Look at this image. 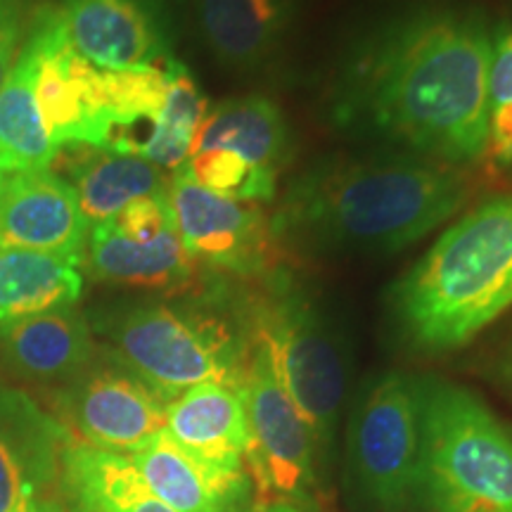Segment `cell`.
<instances>
[{
    "instance_id": "obj_30",
    "label": "cell",
    "mask_w": 512,
    "mask_h": 512,
    "mask_svg": "<svg viewBox=\"0 0 512 512\" xmlns=\"http://www.w3.org/2000/svg\"><path fill=\"white\" fill-rule=\"evenodd\" d=\"M501 375H503V382L508 384V389L512 392V347H510L508 351H505V356H503Z\"/></svg>"
},
{
    "instance_id": "obj_15",
    "label": "cell",
    "mask_w": 512,
    "mask_h": 512,
    "mask_svg": "<svg viewBox=\"0 0 512 512\" xmlns=\"http://www.w3.org/2000/svg\"><path fill=\"white\" fill-rule=\"evenodd\" d=\"M128 458L152 494L176 512H238L252 496L245 467L211 463L166 430Z\"/></svg>"
},
{
    "instance_id": "obj_6",
    "label": "cell",
    "mask_w": 512,
    "mask_h": 512,
    "mask_svg": "<svg viewBox=\"0 0 512 512\" xmlns=\"http://www.w3.org/2000/svg\"><path fill=\"white\" fill-rule=\"evenodd\" d=\"M425 384L406 373L377 380L354 415L351 460L361 491L382 512L420 505Z\"/></svg>"
},
{
    "instance_id": "obj_13",
    "label": "cell",
    "mask_w": 512,
    "mask_h": 512,
    "mask_svg": "<svg viewBox=\"0 0 512 512\" xmlns=\"http://www.w3.org/2000/svg\"><path fill=\"white\" fill-rule=\"evenodd\" d=\"M69 41L102 72L162 67L169 41L152 0H62Z\"/></svg>"
},
{
    "instance_id": "obj_26",
    "label": "cell",
    "mask_w": 512,
    "mask_h": 512,
    "mask_svg": "<svg viewBox=\"0 0 512 512\" xmlns=\"http://www.w3.org/2000/svg\"><path fill=\"white\" fill-rule=\"evenodd\" d=\"M181 171L204 190L238 202H271L278 176L249 164L247 159L221 147L195 150L185 159Z\"/></svg>"
},
{
    "instance_id": "obj_21",
    "label": "cell",
    "mask_w": 512,
    "mask_h": 512,
    "mask_svg": "<svg viewBox=\"0 0 512 512\" xmlns=\"http://www.w3.org/2000/svg\"><path fill=\"white\" fill-rule=\"evenodd\" d=\"M81 264L67 254L0 247V325L76 306L83 292Z\"/></svg>"
},
{
    "instance_id": "obj_12",
    "label": "cell",
    "mask_w": 512,
    "mask_h": 512,
    "mask_svg": "<svg viewBox=\"0 0 512 512\" xmlns=\"http://www.w3.org/2000/svg\"><path fill=\"white\" fill-rule=\"evenodd\" d=\"M69 439L55 415L0 382V512H67L60 477Z\"/></svg>"
},
{
    "instance_id": "obj_18",
    "label": "cell",
    "mask_w": 512,
    "mask_h": 512,
    "mask_svg": "<svg viewBox=\"0 0 512 512\" xmlns=\"http://www.w3.org/2000/svg\"><path fill=\"white\" fill-rule=\"evenodd\" d=\"M83 264L102 283L171 290L195 275V261L185 249L178 226L157 240L140 242L121 235L112 221L95 223L88 230Z\"/></svg>"
},
{
    "instance_id": "obj_17",
    "label": "cell",
    "mask_w": 512,
    "mask_h": 512,
    "mask_svg": "<svg viewBox=\"0 0 512 512\" xmlns=\"http://www.w3.org/2000/svg\"><path fill=\"white\" fill-rule=\"evenodd\" d=\"M166 432L197 456L226 467H245L249 446L242 389L204 382L166 403Z\"/></svg>"
},
{
    "instance_id": "obj_28",
    "label": "cell",
    "mask_w": 512,
    "mask_h": 512,
    "mask_svg": "<svg viewBox=\"0 0 512 512\" xmlns=\"http://www.w3.org/2000/svg\"><path fill=\"white\" fill-rule=\"evenodd\" d=\"M512 102V24H505L491 38L489 107Z\"/></svg>"
},
{
    "instance_id": "obj_32",
    "label": "cell",
    "mask_w": 512,
    "mask_h": 512,
    "mask_svg": "<svg viewBox=\"0 0 512 512\" xmlns=\"http://www.w3.org/2000/svg\"><path fill=\"white\" fill-rule=\"evenodd\" d=\"M5 178H8V174H5V171H0V190H3V185H5Z\"/></svg>"
},
{
    "instance_id": "obj_4",
    "label": "cell",
    "mask_w": 512,
    "mask_h": 512,
    "mask_svg": "<svg viewBox=\"0 0 512 512\" xmlns=\"http://www.w3.org/2000/svg\"><path fill=\"white\" fill-rule=\"evenodd\" d=\"M114 363L169 403L204 382L242 387L254 347L252 325L185 304H138L98 323Z\"/></svg>"
},
{
    "instance_id": "obj_3",
    "label": "cell",
    "mask_w": 512,
    "mask_h": 512,
    "mask_svg": "<svg viewBox=\"0 0 512 512\" xmlns=\"http://www.w3.org/2000/svg\"><path fill=\"white\" fill-rule=\"evenodd\" d=\"M512 309V195L451 223L392 290L401 335L420 351L465 347Z\"/></svg>"
},
{
    "instance_id": "obj_8",
    "label": "cell",
    "mask_w": 512,
    "mask_h": 512,
    "mask_svg": "<svg viewBox=\"0 0 512 512\" xmlns=\"http://www.w3.org/2000/svg\"><path fill=\"white\" fill-rule=\"evenodd\" d=\"M24 43L34 55L38 112L57 150H105L112 124L102 95V69L76 53L60 5L46 3L31 12Z\"/></svg>"
},
{
    "instance_id": "obj_16",
    "label": "cell",
    "mask_w": 512,
    "mask_h": 512,
    "mask_svg": "<svg viewBox=\"0 0 512 512\" xmlns=\"http://www.w3.org/2000/svg\"><path fill=\"white\" fill-rule=\"evenodd\" d=\"M95 337L74 306L0 325V356L34 382H69L95 361Z\"/></svg>"
},
{
    "instance_id": "obj_19",
    "label": "cell",
    "mask_w": 512,
    "mask_h": 512,
    "mask_svg": "<svg viewBox=\"0 0 512 512\" xmlns=\"http://www.w3.org/2000/svg\"><path fill=\"white\" fill-rule=\"evenodd\" d=\"M60 494L67 512H176L152 494L131 458L76 437L62 451Z\"/></svg>"
},
{
    "instance_id": "obj_2",
    "label": "cell",
    "mask_w": 512,
    "mask_h": 512,
    "mask_svg": "<svg viewBox=\"0 0 512 512\" xmlns=\"http://www.w3.org/2000/svg\"><path fill=\"white\" fill-rule=\"evenodd\" d=\"M470 190L460 166L434 159H328L294 178L271 223L287 245L387 254L456 216Z\"/></svg>"
},
{
    "instance_id": "obj_1",
    "label": "cell",
    "mask_w": 512,
    "mask_h": 512,
    "mask_svg": "<svg viewBox=\"0 0 512 512\" xmlns=\"http://www.w3.org/2000/svg\"><path fill=\"white\" fill-rule=\"evenodd\" d=\"M491 34L475 12H420L356 57L342 83L344 124L444 164L475 162L489 131Z\"/></svg>"
},
{
    "instance_id": "obj_29",
    "label": "cell",
    "mask_w": 512,
    "mask_h": 512,
    "mask_svg": "<svg viewBox=\"0 0 512 512\" xmlns=\"http://www.w3.org/2000/svg\"><path fill=\"white\" fill-rule=\"evenodd\" d=\"M486 155L498 164H512V102L489 107Z\"/></svg>"
},
{
    "instance_id": "obj_9",
    "label": "cell",
    "mask_w": 512,
    "mask_h": 512,
    "mask_svg": "<svg viewBox=\"0 0 512 512\" xmlns=\"http://www.w3.org/2000/svg\"><path fill=\"white\" fill-rule=\"evenodd\" d=\"M240 389L249 425L245 460L256 489L285 503L306 501L316 479V441L256 335Z\"/></svg>"
},
{
    "instance_id": "obj_10",
    "label": "cell",
    "mask_w": 512,
    "mask_h": 512,
    "mask_svg": "<svg viewBox=\"0 0 512 512\" xmlns=\"http://www.w3.org/2000/svg\"><path fill=\"white\" fill-rule=\"evenodd\" d=\"M171 209L192 261L216 271L242 275L271 273L280 256L273 223L252 202L228 200L190 181L181 169L169 178Z\"/></svg>"
},
{
    "instance_id": "obj_25",
    "label": "cell",
    "mask_w": 512,
    "mask_h": 512,
    "mask_svg": "<svg viewBox=\"0 0 512 512\" xmlns=\"http://www.w3.org/2000/svg\"><path fill=\"white\" fill-rule=\"evenodd\" d=\"M209 114V102L181 62H174L169 76L162 121L147 140L140 157L159 169H181L190 157L197 133Z\"/></svg>"
},
{
    "instance_id": "obj_14",
    "label": "cell",
    "mask_w": 512,
    "mask_h": 512,
    "mask_svg": "<svg viewBox=\"0 0 512 512\" xmlns=\"http://www.w3.org/2000/svg\"><path fill=\"white\" fill-rule=\"evenodd\" d=\"M86 216L67 178L50 169L17 171L0 190V247L67 254L83 261Z\"/></svg>"
},
{
    "instance_id": "obj_22",
    "label": "cell",
    "mask_w": 512,
    "mask_h": 512,
    "mask_svg": "<svg viewBox=\"0 0 512 512\" xmlns=\"http://www.w3.org/2000/svg\"><path fill=\"white\" fill-rule=\"evenodd\" d=\"M209 147L235 152L249 164L278 176L290 157V126L273 100L245 95L209 110L192 152Z\"/></svg>"
},
{
    "instance_id": "obj_31",
    "label": "cell",
    "mask_w": 512,
    "mask_h": 512,
    "mask_svg": "<svg viewBox=\"0 0 512 512\" xmlns=\"http://www.w3.org/2000/svg\"><path fill=\"white\" fill-rule=\"evenodd\" d=\"M261 512H304V510H299L297 505H294V503H285V501H273V503L264 505V508H261Z\"/></svg>"
},
{
    "instance_id": "obj_7",
    "label": "cell",
    "mask_w": 512,
    "mask_h": 512,
    "mask_svg": "<svg viewBox=\"0 0 512 512\" xmlns=\"http://www.w3.org/2000/svg\"><path fill=\"white\" fill-rule=\"evenodd\" d=\"M252 330L266 344L278 380L309 425L316 451H325L344 399L342 354L325 323L302 294L280 287L252 311Z\"/></svg>"
},
{
    "instance_id": "obj_23",
    "label": "cell",
    "mask_w": 512,
    "mask_h": 512,
    "mask_svg": "<svg viewBox=\"0 0 512 512\" xmlns=\"http://www.w3.org/2000/svg\"><path fill=\"white\" fill-rule=\"evenodd\" d=\"M86 150L88 155L76 159L69 174L88 226L110 221L131 202L169 188L164 171L143 157L93 147Z\"/></svg>"
},
{
    "instance_id": "obj_11",
    "label": "cell",
    "mask_w": 512,
    "mask_h": 512,
    "mask_svg": "<svg viewBox=\"0 0 512 512\" xmlns=\"http://www.w3.org/2000/svg\"><path fill=\"white\" fill-rule=\"evenodd\" d=\"M57 413L72 437L121 456H133L166 427V401L114 361H93L64 384Z\"/></svg>"
},
{
    "instance_id": "obj_27",
    "label": "cell",
    "mask_w": 512,
    "mask_h": 512,
    "mask_svg": "<svg viewBox=\"0 0 512 512\" xmlns=\"http://www.w3.org/2000/svg\"><path fill=\"white\" fill-rule=\"evenodd\" d=\"M27 0H0V86L8 79L12 64L22 50L27 34Z\"/></svg>"
},
{
    "instance_id": "obj_24",
    "label": "cell",
    "mask_w": 512,
    "mask_h": 512,
    "mask_svg": "<svg viewBox=\"0 0 512 512\" xmlns=\"http://www.w3.org/2000/svg\"><path fill=\"white\" fill-rule=\"evenodd\" d=\"M60 150L43 126L34 93V55L22 43L8 79L0 86V171L50 169Z\"/></svg>"
},
{
    "instance_id": "obj_33",
    "label": "cell",
    "mask_w": 512,
    "mask_h": 512,
    "mask_svg": "<svg viewBox=\"0 0 512 512\" xmlns=\"http://www.w3.org/2000/svg\"><path fill=\"white\" fill-rule=\"evenodd\" d=\"M247 512H261V508H259V505H256V508H249Z\"/></svg>"
},
{
    "instance_id": "obj_5",
    "label": "cell",
    "mask_w": 512,
    "mask_h": 512,
    "mask_svg": "<svg viewBox=\"0 0 512 512\" xmlns=\"http://www.w3.org/2000/svg\"><path fill=\"white\" fill-rule=\"evenodd\" d=\"M420 505L512 512V430L458 384H425Z\"/></svg>"
},
{
    "instance_id": "obj_20",
    "label": "cell",
    "mask_w": 512,
    "mask_h": 512,
    "mask_svg": "<svg viewBox=\"0 0 512 512\" xmlns=\"http://www.w3.org/2000/svg\"><path fill=\"white\" fill-rule=\"evenodd\" d=\"M294 0H197V19L211 53L235 69H254L280 48Z\"/></svg>"
}]
</instances>
